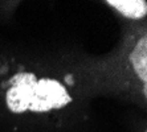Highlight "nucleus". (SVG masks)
Instances as JSON below:
<instances>
[{
  "label": "nucleus",
  "instance_id": "nucleus-3",
  "mask_svg": "<svg viewBox=\"0 0 147 132\" xmlns=\"http://www.w3.org/2000/svg\"><path fill=\"white\" fill-rule=\"evenodd\" d=\"M107 4L130 19H142L147 12V4L144 0H109Z\"/></svg>",
  "mask_w": 147,
  "mask_h": 132
},
{
  "label": "nucleus",
  "instance_id": "nucleus-4",
  "mask_svg": "<svg viewBox=\"0 0 147 132\" xmlns=\"http://www.w3.org/2000/svg\"><path fill=\"white\" fill-rule=\"evenodd\" d=\"M130 62L133 65L137 75L144 82H147V38L143 37L139 41L130 54Z\"/></svg>",
  "mask_w": 147,
  "mask_h": 132
},
{
  "label": "nucleus",
  "instance_id": "nucleus-2",
  "mask_svg": "<svg viewBox=\"0 0 147 132\" xmlns=\"http://www.w3.org/2000/svg\"><path fill=\"white\" fill-rule=\"evenodd\" d=\"M36 82L37 79L32 73H19L12 78V86L5 96L7 106L11 111L21 114L29 109Z\"/></svg>",
  "mask_w": 147,
  "mask_h": 132
},
{
  "label": "nucleus",
  "instance_id": "nucleus-1",
  "mask_svg": "<svg viewBox=\"0 0 147 132\" xmlns=\"http://www.w3.org/2000/svg\"><path fill=\"white\" fill-rule=\"evenodd\" d=\"M70 102V95L60 82L56 79L42 78L34 85L28 110L34 112H47L55 109H61Z\"/></svg>",
  "mask_w": 147,
  "mask_h": 132
}]
</instances>
